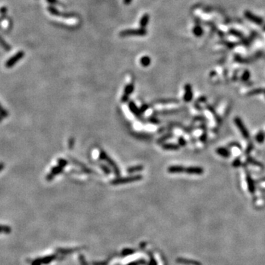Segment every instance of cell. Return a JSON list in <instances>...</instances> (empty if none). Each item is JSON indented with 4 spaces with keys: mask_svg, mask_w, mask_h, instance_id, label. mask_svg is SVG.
Segmentation results:
<instances>
[{
    "mask_svg": "<svg viewBox=\"0 0 265 265\" xmlns=\"http://www.w3.org/2000/svg\"><path fill=\"white\" fill-rule=\"evenodd\" d=\"M143 179V176L141 175H131L127 177H117L114 180L111 181V184L114 186L118 185L127 184V183L136 182Z\"/></svg>",
    "mask_w": 265,
    "mask_h": 265,
    "instance_id": "6da1fadb",
    "label": "cell"
},
{
    "mask_svg": "<svg viewBox=\"0 0 265 265\" xmlns=\"http://www.w3.org/2000/svg\"><path fill=\"white\" fill-rule=\"evenodd\" d=\"M99 159L102 160V161H106V162L107 163L111 168H112L113 172H114L115 175L116 177H119L120 174H121V172H120L119 166H118V165L115 163L114 160L108 156L107 153H106V152L103 150H100L99 153Z\"/></svg>",
    "mask_w": 265,
    "mask_h": 265,
    "instance_id": "7a4b0ae2",
    "label": "cell"
},
{
    "mask_svg": "<svg viewBox=\"0 0 265 265\" xmlns=\"http://www.w3.org/2000/svg\"><path fill=\"white\" fill-rule=\"evenodd\" d=\"M147 30L144 28H141V29H133V30H124L119 33L120 36L121 37H126V36H144L147 34Z\"/></svg>",
    "mask_w": 265,
    "mask_h": 265,
    "instance_id": "3957f363",
    "label": "cell"
},
{
    "mask_svg": "<svg viewBox=\"0 0 265 265\" xmlns=\"http://www.w3.org/2000/svg\"><path fill=\"white\" fill-rule=\"evenodd\" d=\"M24 56V52L22 51H20L19 52H17L16 54H15L14 55L12 56L11 58H10L9 59L5 62V66L6 68L10 69V68H12L19 61H21V59Z\"/></svg>",
    "mask_w": 265,
    "mask_h": 265,
    "instance_id": "277c9868",
    "label": "cell"
},
{
    "mask_svg": "<svg viewBox=\"0 0 265 265\" xmlns=\"http://www.w3.org/2000/svg\"><path fill=\"white\" fill-rule=\"evenodd\" d=\"M128 108H129L130 111H131V113L137 118L138 119L140 120L141 121H145L144 118H143V114L141 112L140 109L137 107V106L136 105V103L133 101H130L128 103Z\"/></svg>",
    "mask_w": 265,
    "mask_h": 265,
    "instance_id": "5b68a950",
    "label": "cell"
},
{
    "mask_svg": "<svg viewBox=\"0 0 265 265\" xmlns=\"http://www.w3.org/2000/svg\"><path fill=\"white\" fill-rule=\"evenodd\" d=\"M63 167L61 166L60 165L58 164L57 166H53V167L51 169L50 172L46 176V180L47 181H52V180L55 178V177L58 175L61 174V173L63 172Z\"/></svg>",
    "mask_w": 265,
    "mask_h": 265,
    "instance_id": "8992f818",
    "label": "cell"
},
{
    "mask_svg": "<svg viewBox=\"0 0 265 265\" xmlns=\"http://www.w3.org/2000/svg\"><path fill=\"white\" fill-rule=\"evenodd\" d=\"M134 91V85L133 83H129L125 86L124 91V94H123L121 98V103H127L129 100V98L131 96V95Z\"/></svg>",
    "mask_w": 265,
    "mask_h": 265,
    "instance_id": "52a82bcc",
    "label": "cell"
},
{
    "mask_svg": "<svg viewBox=\"0 0 265 265\" xmlns=\"http://www.w3.org/2000/svg\"><path fill=\"white\" fill-rule=\"evenodd\" d=\"M235 123H236V126H237L238 128L239 129L240 132H241V134L243 135V136H244V138H246V139H248V138H249V133H248V131H247L246 128L244 127V124H243L242 121H241L239 117H236L235 118Z\"/></svg>",
    "mask_w": 265,
    "mask_h": 265,
    "instance_id": "ba28073f",
    "label": "cell"
},
{
    "mask_svg": "<svg viewBox=\"0 0 265 265\" xmlns=\"http://www.w3.org/2000/svg\"><path fill=\"white\" fill-rule=\"evenodd\" d=\"M71 161H72V163H74V164H76L77 166H78L79 167H80V169H82V172L86 173V174H94V172L93 171L92 169L87 167V166H86V165L83 164L82 162L79 161L78 160L74 159V158H72V159H71Z\"/></svg>",
    "mask_w": 265,
    "mask_h": 265,
    "instance_id": "9c48e42d",
    "label": "cell"
},
{
    "mask_svg": "<svg viewBox=\"0 0 265 265\" xmlns=\"http://www.w3.org/2000/svg\"><path fill=\"white\" fill-rule=\"evenodd\" d=\"M180 109H172V110H161V111H155L153 113L154 116H166V115L175 114L181 111Z\"/></svg>",
    "mask_w": 265,
    "mask_h": 265,
    "instance_id": "30bf717a",
    "label": "cell"
},
{
    "mask_svg": "<svg viewBox=\"0 0 265 265\" xmlns=\"http://www.w3.org/2000/svg\"><path fill=\"white\" fill-rule=\"evenodd\" d=\"M192 89H191V86L189 84H186L185 86V94L183 96V99L186 103H189L191 102L192 99Z\"/></svg>",
    "mask_w": 265,
    "mask_h": 265,
    "instance_id": "8fae6325",
    "label": "cell"
},
{
    "mask_svg": "<svg viewBox=\"0 0 265 265\" xmlns=\"http://www.w3.org/2000/svg\"><path fill=\"white\" fill-rule=\"evenodd\" d=\"M185 172L190 175H202L203 169L201 167H197V166H190V167L186 168Z\"/></svg>",
    "mask_w": 265,
    "mask_h": 265,
    "instance_id": "7c38bea8",
    "label": "cell"
},
{
    "mask_svg": "<svg viewBox=\"0 0 265 265\" xmlns=\"http://www.w3.org/2000/svg\"><path fill=\"white\" fill-rule=\"evenodd\" d=\"M186 168L182 166H171L167 169V171L171 174H176V173H182L185 172Z\"/></svg>",
    "mask_w": 265,
    "mask_h": 265,
    "instance_id": "4fadbf2b",
    "label": "cell"
},
{
    "mask_svg": "<svg viewBox=\"0 0 265 265\" xmlns=\"http://www.w3.org/2000/svg\"><path fill=\"white\" fill-rule=\"evenodd\" d=\"M154 103L155 104H162V105L177 104V103H179V100L175 99H161L154 101Z\"/></svg>",
    "mask_w": 265,
    "mask_h": 265,
    "instance_id": "5bb4252c",
    "label": "cell"
},
{
    "mask_svg": "<svg viewBox=\"0 0 265 265\" xmlns=\"http://www.w3.org/2000/svg\"><path fill=\"white\" fill-rule=\"evenodd\" d=\"M143 169H144V166L143 165H136V166H133L128 168L127 169V172L129 173V174H133V173L142 171Z\"/></svg>",
    "mask_w": 265,
    "mask_h": 265,
    "instance_id": "9a60e30c",
    "label": "cell"
},
{
    "mask_svg": "<svg viewBox=\"0 0 265 265\" xmlns=\"http://www.w3.org/2000/svg\"><path fill=\"white\" fill-rule=\"evenodd\" d=\"M162 148L166 150H179V145L173 143H165L163 144Z\"/></svg>",
    "mask_w": 265,
    "mask_h": 265,
    "instance_id": "2e32d148",
    "label": "cell"
},
{
    "mask_svg": "<svg viewBox=\"0 0 265 265\" xmlns=\"http://www.w3.org/2000/svg\"><path fill=\"white\" fill-rule=\"evenodd\" d=\"M150 20V16L148 14H144V16L141 17V20H140V26L142 28H144L147 25L148 23H149Z\"/></svg>",
    "mask_w": 265,
    "mask_h": 265,
    "instance_id": "e0dca14e",
    "label": "cell"
},
{
    "mask_svg": "<svg viewBox=\"0 0 265 265\" xmlns=\"http://www.w3.org/2000/svg\"><path fill=\"white\" fill-rule=\"evenodd\" d=\"M151 63L150 58L148 57V56H144L140 59V63L141 64V66H144V67H147L150 66Z\"/></svg>",
    "mask_w": 265,
    "mask_h": 265,
    "instance_id": "ac0fdd59",
    "label": "cell"
},
{
    "mask_svg": "<svg viewBox=\"0 0 265 265\" xmlns=\"http://www.w3.org/2000/svg\"><path fill=\"white\" fill-rule=\"evenodd\" d=\"M172 137H173L172 134H171V133H166V134L162 136L161 137H160L159 139L157 140V144H162V143H164V141H166V140L171 139V138H172Z\"/></svg>",
    "mask_w": 265,
    "mask_h": 265,
    "instance_id": "d6986e66",
    "label": "cell"
},
{
    "mask_svg": "<svg viewBox=\"0 0 265 265\" xmlns=\"http://www.w3.org/2000/svg\"><path fill=\"white\" fill-rule=\"evenodd\" d=\"M11 232V228L8 226L0 225V234H10Z\"/></svg>",
    "mask_w": 265,
    "mask_h": 265,
    "instance_id": "ffe728a7",
    "label": "cell"
},
{
    "mask_svg": "<svg viewBox=\"0 0 265 265\" xmlns=\"http://www.w3.org/2000/svg\"><path fill=\"white\" fill-rule=\"evenodd\" d=\"M99 167H100V169H102V171L103 172L105 173V174L106 175H110L111 173V169H110V167L108 166H107V165H106V164H99Z\"/></svg>",
    "mask_w": 265,
    "mask_h": 265,
    "instance_id": "44dd1931",
    "label": "cell"
},
{
    "mask_svg": "<svg viewBox=\"0 0 265 265\" xmlns=\"http://www.w3.org/2000/svg\"><path fill=\"white\" fill-rule=\"evenodd\" d=\"M147 121L148 122L151 123V124H153V125H159L160 123H161V121H160V119H158V118L156 117V116H155L154 115H153V116H150V117L148 118Z\"/></svg>",
    "mask_w": 265,
    "mask_h": 265,
    "instance_id": "7402d4cb",
    "label": "cell"
},
{
    "mask_svg": "<svg viewBox=\"0 0 265 265\" xmlns=\"http://www.w3.org/2000/svg\"><path fill=\"white\" fill-rule=\"evenodd\" d=\"M216 152H217L218 154L220 155V156H222V157L227 158L229 156V153H228V151L226 149H225V148H219V149L216 150Z\"/></svg>",
    "mask_w": 265,
    "mask_h": 265,
    "instance_id": "603a6c76",
    "label": "cell"
},
{
    "mask_svg": "<svg viewBox=\"0 0 265 265\" xmlns=\"http://www.w3.org/2000/svg\"><path fill=\"white\" fill-rule=\"evenodd\" d=\"M0 115H1L3 118H7L8 117V116H9V113H8V111H7L5 108H3V106H2L1 103H0Z\"/></svg>",
    "mask_w": 265,
    "mask_h": 265,
    "instance_id": "cb8c5ba5",
    "label": "cell"
},
{
    "mask_svg": "<svg viewBox=\"0 0 265 265\" xmlns=\"http://www.w3.org/2000/svg\"><path fill=\"white\" fill-rule=\"evenodd\" d=\"M48 11H49V12L51 14L54 15V16H59V15H61V13H59V11H58V10L53 6L49 7V8H48Z\"/></svg>",
    "mask_w": 265,
    "mask_h": 265,
    "instance_id": "d4e9b609",
    "label": "cell"
},
{
    "mask_svg": "<svg viewBox=\"0 0 265 265\" xmlns=\"http://www.w3.org/2000/svg\"><path fill=\"white\" fill-rule=\"evenodd\" d=\"M58 164L60 165L62 167H66L68 165V161L66 159H63V158H58Z\"/></svg>",
    "mask_w": 265,
    "mask_h": 265,
    "instance_id": "484cf974",
    "label": "cell"
},
{
    "mask_svg": "<svg viewBox=\"0 0 265 265\" xmlns=\"http://www.w3.org/2000/svg\"><path fill=\"white\" fill-rule=\"evenodd\" d=\"M0 44H1L2 46V47L4 48V49H5L6 50H9V49H11L9 45L7 44L6 42H5L4 40H3L1 37H0Z\"/></svg>",
    "mask_w": 265,
    "mask_h": 265,
    "instance_id": "4316f807",
    "label": "cell"
},
{
    "mask_svg": "<svg viewBox=\"0 0 265 265\" xmlns=\"http://www.w3.org/2000/svg\"><path fill=\"white\" fill-rule=\"evenodd\" d=\"M256 140H257L258 142L262 143L264 140V135L261 132H260L259 134L257 135V136H256Z\"/></svg>",
    "mask_w": 265,
    "mask_h": 265,
    "instance_id": "83f0119b",
    "label": "cell"
},
{
    "mask_svg": "<svg viewBox=\"0 0 265 265\" xmlns=\"http://www.w3.org/2000/svg\"><path fill=\"white\" fill-rule=\"evenodd\" d=\"M150 108V106L149 105H147V104H143L142 106H141V108H139L140 109V111H141V112L142 113V114H144V112H145L146 111H147L148 109H149Z\"/></svg>",
    "mask_w": 265,
    "mask_h": 265,
    "instance_id": "f1b7e54d",
    "label": "cell"
},
{
    "mask_svg": "<svg viewBox=\"0 0 265 265\" xmlns=\"http://www.w3.org/2000/svg\"><path fill=\"white\" fill-rule=\"evenodd\" d=\"M178 144L180 146H185L186 144V141L183 137H180L178 139Z\"/></svg>",
    "mask_w": 265,
    "mask_h": 265,
    "instance_id": "f546056e",
    "label": "cell"
},
{
    "mask_svg": "<svg viewBox=\"0 0 265 265\" xmlns=\"http://www.w3.org/2000/svg\"><path fill=\"white\" fill-rule=\"evenodd\" d=\"M74 139H73V138H71V139H70L69 141V149H72L73 147H74Z\"/></svg>",
    "mask_w": 265,
    "mask_h": 265,
    "instance_id": "4dcf8cb0",
    "label": "cell"
},
{
    "mask_svg": "<svg viewBox=\"0 0 265 265\" xmlns=\"http://www.w3.org/2000/svg\"><path fill=\"white\" fill-rule=\"evenodd\" d=\"M46 2H48L52 5H61V3L58 2V0H46Z\"/></svg>",
    "mask_w": 265,
    "mask_h": 265,
    "instance_id": "1f68e13d",
    "label": "cell"
},
{
    "mask_svg": "<svg viewBox=\"0 0 265 265\" xmlns=\"http://www.w3.org/2000/svg\"><path fill=\"white\" fill-rule=\"evenodd\" d=\"M240 165H241V163H240V161H239V160H236V161H235L234 162V166H240Z\"/></svg>",
    "mask_w": 265,
    "mask_h": 265,
    "instance_id": "d6a6232c",
    "label": "cell"
},
{
    "mask_svg": "<svg viewBox=\"0 0 265 265\" xmlns=\"http://www.w3.org/2000/svg\"><path fill=\"white\" fill-rule=\"evenodd\" d=\"M5 168V164L2 162H0V172L4 169Z\"/></svg>",
    "mask_w": 265,
    "mask_h": 265,
    "instance_id": "836d02e7",
    "label": "cell"
},
{
    "mask_svg": "<svg viewBox=\"0 0 265 265\" xmlns=\"http://www.w3.org/2000/svg\"><path fill=\"white\" fill-rule=\"evenodd\" d=\"M131 1H132V0H124V2L125 3V4H130V3L131 2Z\"/></svg>",
    "mask_w": 265,
    "mask_h": 265,
    "instance_id": "e575fe53",
    "label": "cell"
},
{
    "mask_svg": "<svg viewBox=\"0 0 265 265\" xmlns=\"http://www.w3.org/2000/svg\"><path fill=\"white\" fill-rule=\"evenodd\" d=\"M2 119H3V117L1 116V115H0V123H1L2 121Z\"/></svg>",
    "mask_w": 265,
    "mask_h": 265,
    "instance_id": "d590c367",
    "label": "cell"
}]
</instances>
